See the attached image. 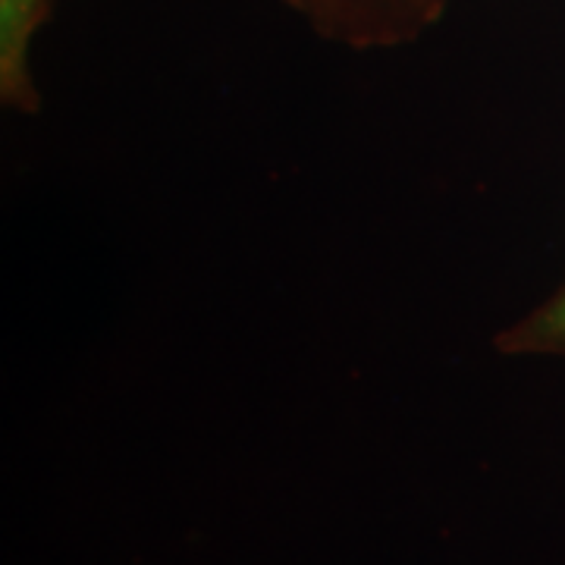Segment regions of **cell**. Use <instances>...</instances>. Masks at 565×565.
I'll return each instance as SVG.
<instances>
[{"label":"cell","mask_w":565,"mask_h":565,"mask_svg":"<svg viewBox=\"0 0 565 565\" xmlns=\"http://www.w3.org/2000/svg\"><path fill=\"white\" fill-rule=\"evenodd\" d=\"M35 0H0V35H3V73L10 79V73L20 66V44L25 35V20L32 13Z\"/></svg>","instance_id":"obj_1"},{"label":"cell","mask_w":565,"mask_h":565,"mask_svg":"<svg viewBox=\"0 0 565 565\" xmlns=\"http://www.w3.org/2000/svg\"><path fill=\"white\" fill-rule=\"evenodd\" d=\"M534 340L537 343H565V296L556 305H550L544 315L534 323Z\"/></svg>","instance_id":"obj_2"}]
</instances>
